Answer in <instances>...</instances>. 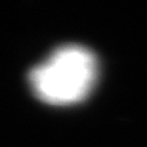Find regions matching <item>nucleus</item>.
Returning <instances> with one entry per match:
<instances>
[{
    "label": "nucleus",
    "instance_id": "nucleus-1",
    "mask_svg": "<svg viewBox=\"0 0 147 147\" xmlns=\"http://www.w3.org/2000/svg\"><path fill=\"white\" fill-rule=\"evenodd\" d=\"M97 59L87 48L67 45L56 49L30 72L34 94L51 105H71L84 100L94 87Z\"/></svg>",
    "mask_w": 147,
    "mask_h": 147
}]
</instances>
